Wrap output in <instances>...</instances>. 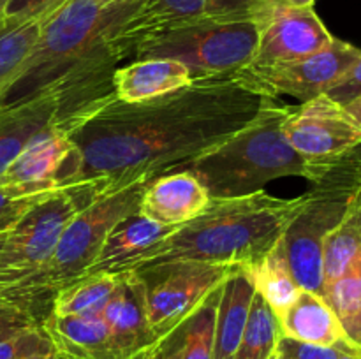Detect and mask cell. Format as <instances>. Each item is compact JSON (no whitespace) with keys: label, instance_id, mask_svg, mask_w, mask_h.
I'll use <instances>...</instances> for the list:
<instances>
[{"label":"cell","instance_id":"1","mask_svg":"<svg viewBox=\"0 0 361 359\" xmlns=\"http://www.w3.org/2000/svg\"><path fill=\"white\" fill-rule=\"evenodd\" d=\"M271 99L236 73L200 77L141 102H122L109 92L60 118L74 151L56 182L92 203L182 169L243 129Z\"/></svg>","mask_w":361,"mask_h":359},{"label":"cell","instance_id":"2","mask_svg":"<svg viewBox=\"0 0 361 359\" xmlns=\"http://www.w3.org/2000/svg\"><path fill=\"white\" fill-rule=\"evenodd\" d=\"M147 0H66L44 18L41 35L0 106L49 88L66 92L63 116L111 90L120 34Z\"/></svg>","mask_w":361,"mask_h":359},{"label":"cell","instance_id":"3","mask_svg":"<svg viewBox=\"0 0 361 359\" xmlns=\"http://www.w3.org/2000/svg\"><path fill=\"white\" fill-rule=\"evenodd\" d=\"M303 196L274 197L264 190L233 199H212L207 210L159 243L134 270L169 263L226 264L250 271L284 234Z\"/></svg>","mask_w":361,"mask_h":359},{"label":"cell","instance_id":"4","mask_svg":"<svg viewBox=\"0 0 361 359\" xmlns=\"http://www.w3.org/2000/svg\"><path fill=\"white\" fill-rule=\"evenodd\" d=\"M291 109L274 97L243 129L182 169L201 180L212 199L250 196L284 176H302L316 185L323 175L284 136Z\"/></svg>","mask_w":361,"mask_h":359},{"label":"cell","instance_id":"5","mask_svg":"<svg viewBox=\"0 0 361 359\" xmlns=\"http://www.w3.org/2000/svg\"><path fill=\"white\" fill-rule=\"evenodd\" d=\"M150 182L152 180L134 182L81 208L67 224L48 266L30 282L4 292L0 298L16 303L35 315L34 303L39 301V298L53 296L60 287L83 277L90 270L113 227L140 211L141 197Z\"/></svg>","mask_w":361,"mask_h":359},{"label":"cell","instance_id":"6","mask_svg":"<svg viewBox=\"0 0 361 359\" xmlns=\"http://www.w3.org/2000/svg\"><path fill=\"white\" fill-rule=\"evenodd\" d=\"M257 49V25L245 16H204L145 37L129 56L182 62L194 80L235 74L249 65Z\"/></svg>","mask_w":361,"mask_h":359},{"label":"cell","instance_id":"7","mask_svg":"<svg viewBox=\"0 0 361 359\" xmlns=\"http://www.w3.org/2000/svg\"><path fill=\"white\" fill-rule=\"evenodd\" d=\"M355 192V187L331 165L323 180L303 194L302 208L282 234L289 267L302 289L324 296V241L345 215Z\"/></svg>","mask_w":361,"mask_h":359},{"label":"cell","instance_id":"8","mask_svg":"<svg viewBox=\"0 0 361 359\" xmlns=\"http://www.w3.org/2000/svg\"><path fill=\"white\" fill-rule=\"evenodd\" d=\"M87 204L81 190L60 187L25 213L0 248V294L27 284L48 266L67 224Z\"/></svg>","mask_w":361,"mask_h":359},{"label":"cell","instance_id":"9","mask_svg":"<svg viewBox=\"0 0 361 359\" xmlns=\"http://www.w3.org/2000/svg\"><path fill=\"white\" fill-rule=\"evenodd\" d=\"M240 267L208 263H169L137 270L147 289V313L157 341L171 336Z\"/></svg>","mask_w":361,"mask_h":359},{"label":"cell","instance_id":"10","mask_svg":"<svg viewBox=\"0 0 361 359\" xmlns=\"http://www.w3.org/2000/svg\"><path fill=\"white\" fill-rule=\"evenodd\" d=\"M284 136L323 176L335 162L361 146V125L345 106L326 94L293 108L284 122Z\"/></svg>","mask_w":361,"mask_h":359},{"label":"cell","instance_id":"11","mask_svg":"<svg viewBox=\"0 0 361 359\" xmlns=\"http://www.w3.org/2000/svg\"><path fill=\"white\" fill-rule=\"evenodd\" d=\"M247 14L257 25V49L250 67L303 58L328 48L335 39L314 7L256 0Z\"/></svg>","mask_w":361,"mask_h":359},{"label":"cell","instance_id":"12","mask_svg":"<svg viewBox=\"0 0 361 359\" xmlns=\"http://www.w3.org/2000/svg\"><path fill=\"white\" fill-rule=\"evenodd\" d=\"M360 56V48L335 37L328 48L314 55L264 67L247 65L236 74L270 97L291 95L307 102L326 94Z\"/></svg>","mask_w":361,"mask_h":359},{"label":"cell","instance_id":"13","mask_svg":"<svg viewBox=\"0 0 361 359\" xmlns=\"http://www.w3.org/2000/svg\"><path fill=\"white\" fill-rule=\"evenodd\" d=\"M101 315L120 359H133L157 344L148 320L145 280L137 271L118 273V284Z\"/></svg>","mask_w":361,"mask_h":359},{"label":"cell","instance_id":"14","mask_svg":"<svg viewBox=\"0 0 361 359\" xmlns=\"http://www.w3.org/2000/svg\"><path fill=\"white\" fill-rule=\"evenodd\" d=\"M74 151L69 129L62 120L35 136L13 164L0 175V187L25 190L60 189L59 175L62 172L69 155Z\"/></svg>","mask_w":361,"mask_h":359},{"label":"cell","instance_id":"15","mask_svg":"<svg viewBox=\"0 0 361 359\" xmlns=\"http://www.w3.org/2000/svg\"><path fill=\"white\" fill-rule=\"evenodd\" d=\"M212 197L207 187L187 169L164 172L152 180L145 189L140 213L157 224L182 227L200 217Z\"/></svg>","mask_w":361,"mask_h":359},{"label":"cell","instance_id":"16","mask_svg":"<svg viewBox=\"0 0 361 359\" xmlns=\"http://www.w3.org/2000/svg\"><path fill=\"white\" fill-rule=\"evenodd\" d=\"M66 92L49 88L20 104L2 106L0 113V175L44 129L59 122L66 108Z\"/></svg>","mask_w":361,"mask_h":359},{"label":"cell","instance_id":"17","mask_svg":"<svg viewBox=\"0 0 361 359\" xmlns=\"http://www.w3.org/2000/svg\"><path fill=\"white\" fill-rule=\"evenodd\" d=\"M176 229L180 227L157 224L136 211L113 227L87 273H123L134 270L145 256L168 239Z\"/></svg>","mask_w":361,"mask_h":359},{"label":"cell","instance_id":"18","mask_svg":"<svg viewBox=\"0 0 361 359\" xmlns=\"http://www.w3.org/2000/svg\"><path fill=\"white\" fill-rule=\"evenodd\" d=\"M56 354L63 359H120L101 313L55 315L41 319Z\"/></svg>","mask_w":361,"mask_h":359},{"label":"cell","instance_id":"19","mask_svg":"<svg viewBox=\"0 0 361 359\" xmlns=\"http://www.w3.org/2000/svg\"><path fill=\"white\" fill-rule=\"evenodd\" d=\"M192 81L190 70L178 60L140 58L113 70L111 90L118 101L141 102L171 94Z\"/></svg>","mask_w":361,"mask_h":359},{"label":"cell","instance_id":"20","mask_svg":"<svg viewBox=\"0 0 361 359\" xmlns=\"http://www.w3.org/2000/svg\"><path fill=\"white\" fill-rule=\"evenodd\" d=\"M277 320L282 336L300 344L317 347H338L341 344H351L326 298L307 289L300 291L298 298L282 315L277 317Z\"/></svg>","mask_w":361,"mask_h":359},{"label":"cell","instance_id":"21","mask_svg":"<svg viewBox=\"0 0 361 359\" xmlns=\"http://www.w3.org/2000/svg\"><path fill=\"white\" fill-rule=\"evenodd\" d=\"M256 287L247 270H236L221 287L212 359H233L242 340Z\"/></svg>","mask_w":361,"mask_h":359},{"label":"cell","instance_id":"22","mask_svg":"<svg viewBox=\"0 0 361 359\" xmlns=\"http://www.w3.org/2000/svg\"><path fill=\"white\" fill-rule=\"evenodd\" d=\"M208 2L210 0H147L116 41L120 58H129L130 49L145 37L208 16Z\"/></svg>","mask_w":361,"mask_h":359},{"label":"cell","instance_id":"23","mask_svg":"<svg viewBox=\"0 0 361 359\" xmlns=\"http://www.w3.org/2000/svg\"><path fill=\"white\" fill-rule=\"evenodd\" d=\"M46 16L0 20V101L34 51Z\"/></svg>","mask_w":361,"mask_h":359},{"label":"cell","instance_id":"24","mask_svg":"<svg viewBox=\"0 0 361 359\" xmlns=\"http://www.w3.org/2000/svg\"><path fill=\"white\" fill-rule=\"evenodd\" d=\"M249 275L252 278L256 292L267 301L275 317L282 315L302 291L289 267L284 245H282V236L271 246L270 252L249 271Z\"/></svg>","mask_w":361,"mask_h":359},{"label":"cell","instance_id":"25","mask_svg":"<svg viewBox=\"0 0 361 359\" xmlns=\"http://www.w3.org/2000/svg\"><path fill=\"white\" fill-rule=\"evenodd\" d=\"M361 256V190L351 197L342 220L326 236L323 248L324 287L345 273Z\"/></svg>","mask_w":361,"mask_h":359},{"label":"cell","instance_id":"26","mask_svg":"<svg viewBox=\"0 0 361 359\" xmlns=\"http://www.w3.org/2000/svg\"><path fill=\"white\" fill-rule=\"evenodd\" d=\"M118 284V273H87L69 282L51 296L49 313L85 315L101 313Z\"/></svg>","mask_w":361,"mask_h":359},{"label":"cell","instance_id":"27","mask_svg":"<svg viewBox=\"0 0 361 359\" xmlns=\"http://www.w3.org/2000/svg\"><path fill=\"white\" fill-rule=\"evenodd\" d=\"M219 298L221 289L215 291L171 336H168L173 359H212Z\"/></svg>","mask_w":361,"mask_h":359},{"label":"cell","instance_id":"28","mask_svg":"<svg viewBox=\"0 0 361 359\" xmlns=\"http://www.w3.org/2000/svg\"><path fill=\"white\" fill-rule=\"evenodd\" d=\"M324 298L341 320L348 340L361 348V256L342 277L324 287Z\"/></svg>","mask_w":361,"mask_h":359},{"label":"cell","instance_id":"29","mask_svg":"<svg viewBox=\"0 0 361 359\" xmlns=\"http://www.w3.org/2000/svg\"><path fill=\"white\" fill-rule=\"evenodd\" d=\"M281 336L277 317L256 292L242 340L233 359H271L277 352Z\"/></svg>","mask_w":361,"mask_h":359},{"label":"cell","instance_id":"30","mask_svg":"<svg viewBox=\"0 0 361 359\" xmlns=\"http://www.w3.org/2000/svg\"><path fill=\"white\" fill-rule=\"evenodd\" d=\"M55 352L41 322L0 338V359H27L35 354Z\"/></svg>","mask_w":361,"mask_h":359},{"label":"cell","instance_id":"31","mask_svg":"<svg viewBox=\"0 0 361 359\" xmlns=\"http://www.w3.org/2000/svg\"><path fill=\"white\" fill-rule=\"evenodd\" d=\"M55 190L37 192V190L0 187V236L7 234L25 217L27 211H30L35 204L41 203L44 197H48Z\"/></svg>","mask_w":361,"mask_h":359},{"label":"cell","instance_id":"32","mask_svg":"<svg viewBox=\"0 0 361 359\" xmlns=\"http://www.w3.org/2000/svg\"><path fill=\"white\" fill-rule=\"evenodd\" d=\"M341 345L338 347H317V345L300 344L291 338L281 336L277 352L281 359H338Z\"/></svg>","mask_w":361,"mask_h":359},{"label":"cell","instance_id":"33","mask_svg":"<svg viewBox=\"0 0 361 359\" xmlns=\"http://www.w3.org/2000/svg\"><path fill=\"white\" fill-rule=\"evenodd\" d=\"M326 95L342 106H348L349 102L361 97V56L338 77Z\"/></svg>","mask_w":361,"mask_h":359},{"label":"cell","instance_id":"34","mask_svg":"<svg viewBox=\"0 0 361 359\" xmlns=\"http://www.w3.org/2000/svg\"><path fill=\"white\" fill-rule=\"evenodd\" d=\"M39 322L41 320L34 313L28 312L27 308L9 301V299L0 298V338Z\"/></svg>","mask_w":361,"mask_h":359},{"label":"cell","instance_id":"35","mask_svg":"<svg viewBox=\"0 0 361 359\" xmlns=\"http://www.w3.org/2000/svg\"><path fill=\"white\" fill-rule=\"evenodd\" d=\"M66 0H9L6 7L7 18H32L49 14Z\"/></svg>","mask_w":361,"mask_h":359},{"label":"cell","instance_id":"36","mask_svg":"<svg viewBox=\"0 0 361 359\" xmlns=\"http://www.w3.org/2000/svg\"><path fill=\"white\" fill-rule=\"evenodd\" d=\"M334 168L342 172V176L355 187V190H361V146L355 148L351 153L335 162Z\"/></svg>","mask_w":361,"mask_h":359},{"label":"cell","instance_id":"37","mask_svg":"<svg viewBox=\"0 0 361 359\" xmlns=\"http://www.w3.org/2000/svg\"><path fill=\"white\" fill-rule=\"evenodd\" d=\"M256 0H210L208 16H245Z\"/></svg>","mask_w":361,"mask_h":359},{"label":"cell","instance_id":"38","mask_svg":"<svg viewBox=\"0 0 361 359\" xmlns=\"http://www.w3.org/2000/svg\"><path fill=\"white\" fill-rule=\"evenodd\" d=\"M338 359H361V348L351 344H342Z\"/></svg>","mask_w":361,"mask_h":359},{"label":"cell","instance_id":"39","mask_svg":"<svg viewBox=\"0 0 361 359\" xmlns=\"http://www.w3.org/2000/svg\"><path fill=\"white\" fill-rule=\"evenodd\" d=\"M345 109H348V111L351 113L353 116H355L356 122H358L360 125H361V97L356 99V101L349 102V104L345 106Z\"/></svg>","mask_w":361,"mask_h":359},{"label":"cell","instance_id":"40","mask_svg":"<svg viewBox=\"0 0 361 359\" xmlns=\"http://www.w3.org/2000/svg\"><path fill=\"white\" fill-rule=\"evenodd\" d=\"M284 2L293 4V6H303V7H314L316 0H284Z\"/></svg>","mask_w":361,"mask_h":359},{"label":"cell","instance_id":"41","mask_svg":"<svg viewBox=\"0 0 361 359\" xmlns=\"http://www.w3.org/2000/svg\"><path fill=\"white\" fill-rule=\"evenodd\" d=\"M27 359H59V354H56V352H46V354L30 355V358Z\"/></svg>","mask_w":361,"mask_h":359},{"label":"cell","instance_id":"42","mask_svg":"<svg viewBox=\"0 0 361 359\" xmlns=\"http://www.w3.org/2000/svg\"><path fill=\"white\" fill-rule=\"evenodd\" d=\"M7 2H9V0H0V20H2V18L6 16V7H7Z\"/></svg>","mask_w":361,"mask_h":359},{"label":"cell","instance_id":"43","mask_svg":"<svg viewBox=\"0 0 361 359\" xmlns=\"http://www.w3.org/2000/svg\"><path fill=\"white\" fill-rule=\"evenodd\" d=\"M4 239H6V234L0 236V248H2V245H4Z\"/></svg>","mask_w":361,"mask_h":359},{"label":"cell","instance_id":"44","mask_svg":"<svg viewBox=\"0 0 361 359\" xmlns=\"http://www.w3.org/2000/svg\"><path fill=\"white\" fill-rule=\"evenodd\" d=\"M271 359H281V355H279V352H275V355Z\"/></svg>","mask_w":361,"mask_h":359},{"label":"cell","instance_id":"45","mask_svg":"<svg viewBox=\"0 0 361 359\" xmlns=\"http://www.w3.org/2000/svg\"><path fill=\"white\" fill-rule=\"evenodd\" d=\"M0 113H2V106H0Z\"/></svg>","mask_w":361,"mask_h":359},{"label":"cell","instance_id":"46","mask_svg":"<svg viewBox=\"0 0 361 359\" xmlns=\"http://www.w3.org/2000/svg\"><path fill=\"white\" fill-rule=\"evenodd\" d=\"M59 359H63V358H60V355H59Z\"/></svg>","mask_w":361,"mask_h":359}]
</instances>
